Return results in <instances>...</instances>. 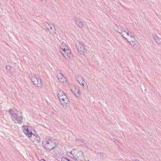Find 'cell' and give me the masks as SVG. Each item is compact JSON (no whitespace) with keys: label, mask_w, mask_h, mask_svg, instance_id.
Returning a JSON list of instances; mask_svg holds the SVG:
<instances>
[{"label":"cell","mask_w":161,"mask_h":161,"mask_svg":"<svg viewBox=\"0 0 161 161\" xmlns=\"http://www.w3.org/2000/svg\"><path fill=\"white\" fill-rule=\"evenodd\" d=\"M114 29L120 34L124 39L127 40L130 45L135 49H139L140 47L139 43L138 42L135 37L126 29L119 25H115Z\"/></svg>","instance_id":"obj_1"},{"label":"cell","mask_w":161,"mask_h":161,"mask_svg":"<svg viewBox=\"0 0 161 161\" xmlns=\"http://www.w3.org/2000/svg\"><path fill=\"white\" fill-rule=\"evenodd\" d=\"M24 133L33 143H39L41 140L40 137L36 130L32 127L28 125H24L22 127Z\"/></svg>","instance_id":"obj_2"},{"label":"cell","mask_w":161,"mask_h":161,"mask_svg":"<svg viewBox=\"0 0 161 161\" xmlns=\"http://www.w3.org/2000/svg\"><path fill=\"white\" fill-rule=\"evenodd\" d=\"M58 145V142L57 140L50 137L45 138L42 142V146L45 149L48 151H51L55 149Z\"/></svg>","instance_id":"obj_3"},{"label":"cell","mask_w":161,"mask_h":161,"mask_svg":"<svg viewBox=\"0 0 161 161\" xmlns=\"http://www.w3.org/2000/svg\"><path fill=\"white\" fill-rule=\"evenodd\" d=\"M57 96L60 102L64 109H69L70 107V103L66 94L61 90H59L57 92Z\"/></svg>","instance_id":"obj_4"},{"label":"cell","mask_w":161,"mask_h":161,"mask_svg":"<svg viewBox=\"0 0 161 161\" xmlns=\"http://www.w3.org/2000/svg\"><path fill=\"white\" fill-rule=\"evenodd\" d=\"M9 113L12 121L15 124H20L23 121V116L22 112L15 108H12L9 110Z\"/></svg>","instance_id":"obj_5"},{"label":"cell","mask_w":161,"mask_h":161,"mask_svg":"<svg viewBox=\"0 0 161 161\" xmlns=\"http://www.w3.org/2000/svg\"><path fill=\"white\" fill-rule=\"evenodd\" d=\"M60 52L62 56L67 60L72 59L74 56L72 51L66 44L62 43L60 46Z\"/></svg>","instance_id":"obj_6"},{"label":"cell","mask_w":161,"mask_h":161,"mask_svg":"<svg viewBox=\"0 0 161 161\" xmlns=\"http://www.w3.org/2000/svg\"><path fill=\"white\" fill-rule=\"evenodd\" d=\"M69 157L75 161L85 160V156L83 152L79 149H74L71 152H67Z\"/></svg>","instance_id":"obj_7"},{"label":"cell","mask_w":161,"mask_h":161,"mask_svg":"<svg viewBox=\"0 0 161 161\" xmlns=\"http://www.w3.org/2000/svg\"><path fill=\"white\" fill-rule=\"evenodd\" d=\"M30 79L35 87L38 88H42L43 87V82L40 77L34 75L31 76Z\"/></svg>","instance_id":"obj_8"},{"label":"cell","mask_w":161,"mask_h":161,"mask_svg":"<svg viewBox=\"0 0 161 161\" xmlns=\"http://www.w3.org/2000/svg\"><path fill=\"white\" fill-rule=\"evenodd\" d=\"M77 50L79 53L81 54L85 55L87 54V51L85 47V45H84L82 42L80 41H77L75 43Z\"/></svg>","instance_id":"obj_9"},{"label":"cell","mask_w":161,"mask_h":161,"mask_svg":"<svg viewBox=\"0 0 161 161\" xmlns=\"http://www.w3.org/2000/svg\"><path fill=\"white\" fill-rule=\"evenodd\" d=\"M45 27L50 34L55 35L56 33V29L53 23L50 22H46L45 23Z\"/></svg>","instance_id":"obj_10"},{"label":"cell","mask_w":161,"mask_h":161,"mask_svg":"<svg viewBox=\"0 0 161 161\" xmlns=\"http://www.w3.org/2000/svg\"><path fill=\"white\" fill-rule=\"evenodd\" d=\"M76 79L80 86L83 88L84 89L86 90L88 89V84L82 77L79 75H76Z\"/></svg>","instance_id":"obj_11"},{"label":"cell","mask_w":161,"mask_h":161,"mask_svg":"<svg viewBox=\"0 0 161 161\" xmlns=\"http://www.w3.org/2000/svg\"><path fill=\"white\" fill-rule=\"evenodd\" d=\"M56 76L57 79L60 82L63 84H66L67 83V79L60 72H57L56 73Z\"/></svg>","instance_id":"obj_12"},{"label":"cell","mask_w":161,"mask_h":161,"mask_svg":"<svg viewBox=\"0 0 161 161\" xmlns=\"http://www.w3.org/2000/svg\"><path fill=\"white\" fill-rule=\"evenodd\" d=\"M70 90H72L75 96L78 98H80L81 97V92L79 88H77L75 85H72L70 86Z\"/></svg>","instance_id":"obj_13"},{"label":"cell","mask_w":161,"mask_h":161,"mask_svg":"<svg viewBox=\"0 0 161 161\" xmlns=\"http://www.w3.org/2000/svg\"><path fill=\"white\" fill-rule=\"evenodd\" d=\"M152 37H153V39H154L155 42L156 43V44H157V45H158L159 46H160L161 45V38L155 33L153 34Z\"/></svg>","instance_id":"obj_14"},{"label":"cell","mask_w":161,"mask_h":161,"mask_svg":"<svg viewBox=\"0 0 161 161\" xmlns=\"http://www.w3.org/2000/svg\"><path fill=\"white\" fill-rule=\"evenodd\" d=\"M75 22L76 24L78 26V27L80 28H83L84 26L83 22L82 20L79 18H76L75 19Z\"/></svg>","instance_id":"obj_15"},{"label":"cell","mask_w":161,"mask_h":161,"mask_svg":"<svg viewBox=\"0 0 161 161\" xmlns=\"http://www.w3.org/2000/svg\"><path fill=\"white\" fill-rule=\"evenodd\" d=\"M6 69L7 70V72L10 73H12V68L10 66L7 65L6 66Z\"/></svg>","instance_id":"obj_16"},{"label":"cell","mask_w":161,"mask_h":161,"mask_svg":"<svg viewBox=\"0 0 161 161\" xmlns=\"http://www.w3.org/2000/svg\"><path fill=\"white\" fill-rule=\"evenodd\" d=\"M61 161H69V159H68V158H66V157H62V158H61Z\"/></svg>","instance_id":"obj_17"},{"label":"cell","mask_w":161,"mask_h":161,"mask_svg":"<svg viewBox=\"0 0 161 161\" xmlns=\"http://www.w3.org/2000/svg\"><path fill=\"white\" fill-rule=\"evenodd\" d=\"M39 1L42 2H46L47 1V0H39Z\"/></svg>","instance_id":"obj_18"},{"label":"cell","mask_w":161,"mask_h":161,"mask_svg":"<svg viewBox=\"0 0 161 161\" xmlns=\"http://www.w3.org/2000/svg\"><path fill=\"white\" fill-rule=\"evenodd\" d=\"M40 161H45V160H44V159H41V160H40Z\"/></svg>","instance_id":"obj_19"}]
</instances>
